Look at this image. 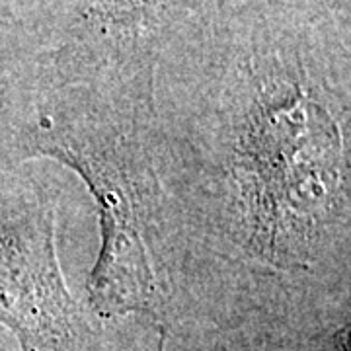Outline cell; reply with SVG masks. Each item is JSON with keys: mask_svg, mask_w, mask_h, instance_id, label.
Listing matches in <instances>:
<instances>
[{"mask_svg": "<svg viewBox=\"0 0 351 351\" xmlns=\"http://www.w3.org/2000/svg\"><path fill=\"white\" fill-rule=\"evenodd\" d=\"M350 0H239L166 59L154 152L188 269L351 276Z\"/></svg>", "mask_w": 351, "mask_h": 351, "instance_id": "obj_1", "label": "cell"}, {"mask_svg": "<svg viewBox=\"0 0 351 351\" xmlns=\"http://www.w3.org/2000/svg\"><path fill=\"white\" fill-rule=\"evenodd\" d=\"M27 94L0 125V156L51 158L94 197L101 246L86 283L88 311L108 322L138 316L160 326L188 254L156 166L154 113L34 82Z\"/></svg>", "mask_w": 351, "mask_h": 351, "instance_id": "obj_2", "label": "cell"}, {"mask_svg": "<svg viewBox=\"0 0 351 351\" xmlns=\"http://www.w3.org/2000/svg\"><path fill=\"white\" fill-rule=\"evenodd\" d=\"M239 0H32L29 82L154 112L156 75Z\"/></svg>", "mask_w": 351, "mask_h": 351, "instance_id": "obj_3", "label": "cell"}, {"mask_svg": "<svg viewBox=\"0 0 351 351\" xmlns=\"http://www.w3.org/2000/svg\"><path fill=\"white\" fill-rule=\"evenodd\" d=\"M156 351H350V293L232 269L184 281Z\"/></svg>", "mask_w": 351, "mask_h": 351, "instance_id": "obj_4", "label": "cell"}, {"mask_svg": "<svg viewBox=\"0 0 351 351\" xmlns=\"http://www.w3.org/2000/svg\"><path fill=\"white\" fill-rule=\"evenodd\" d=\"M55 240V203L36 178L0 189V326L20 351H125L71 293Z\"/></svg>", "mask_w": 351, "mask_h": 351, "instance_id": "obj_5", "label": "cell"}]
</instances>
